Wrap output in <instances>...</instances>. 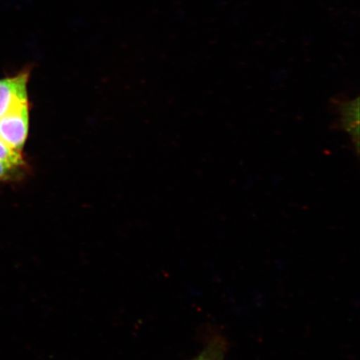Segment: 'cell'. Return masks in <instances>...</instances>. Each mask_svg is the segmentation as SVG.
I'll list each match as a JSON object with an SVG mask.
<instances>
[{
    "label": "cell",
    "instance_id": "obj_4",
    "mask_svg": "<svg viewBox=\"0 0 360 360\" xmlns=\"http://www.w3.org/2000/svg\"><path fill=\"white\" fill-rule=\"evenodd\" d=\"M226 345L220 339L214 340L202 351L199 356L193 360H224Z\"/></svg>",
    "mask_w": 360,
    "mask_h": 360
},
{
    "label": "cell",
    "instance_id": "obj_1",
    "mask_svg": "<svg viewBox=\"0 0 360 360\" xmlns=\"http://www.w3.org/2000/svg\"><path fill=\"white\" fill-rule=\"evenodd\" d=\"M29 105L0 118V139L12 150L22 153L29 133Z\"/></svg>",
    "mask_w": 360,
    "mask_h": 360
},
{
    "label": "cell",
    "instance_id": "obj_2",
    "mask_svg": "<svg viewBox=\"0 0 360 360\" xmlns=\"http://www.w3.org/2000/svg\"><path fill=\"white\" fill-rule=\"evenodd\" d=\"M30 70H25L13 77L0 79V118L13 110L29 105Z\"/></svg>",
    "mask_w": 360,
    "mask_h": 360
},
{
    "label": "cell",
    "instance_id": "obj_3",
    "mask_svg": "<svg viewBox=\"0 0 360 360\" xmlns=\"http://www.w3.org/2000/svg\"><path fill=\"white\" fill-rule=\"evenodd\" d=\"M335 107L340 115V128L345 130L352 138L357 153L359 152V101L355 100L337 101Z\"/></svg>",
    "mask_w": 360,
    "mask_h": 360
},
{
    "label": "cell",
    "instance_id": "obj_6",
    "mask_svg": "<svg viewBox=\"0 0 360 360\" xmlns=\"http://www.w3.org/2000/svg\"><path fill=\"white\" fill-rule=\"evenodd\" d=\"M22 167L6 163V162L0 161V181L11 179L15 178L16 175L20 173Z\"/></svg>",
    "mask_w": 360,
    "mask_h": 360
},
{
    "label": "cell",
    "instance_id": "obj_5",
    "mask_svg": "<svg viewBox=\"0 0 360 360\" xmlns=\"http://www.w3.org/2000/svg\"><path fill=\"white\" fill-rule=\"evenodd\" d=\"M0 161L20 166V167H24L25 165V160L22 159V153L12 150L1 139H0Z\"/></svg>",
    "mask_w": 360,
    "mask_h": 360
}]
</instances>
